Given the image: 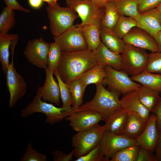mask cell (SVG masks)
I'll list each match as a JSON object with an SVG mask.
<instances>
[{"mask_svg": "<svg viewBox=\"0 0 161 161\" xmlns=\"http://www.w3.org/2000/svg\"><path fill=\"white\" fill-rule=\"evenodd\" d=\"M46 156L34 149L31 142L30 141L27 145L26 151L20 158V161H47Z\"/></svg>", "mask_w": 161, "mask_h": 161, "instance_id": "37", "label": "cell"}, {"mask_svg": "<svg viewBox=\"0 0 161 161\" xmlns=\"http://www.w3.org/2000/svg\"><path fill=\"white\" fill-rule=\"evenodd\" d=\"M97 65L93 52L88 49L62 51L57 70L62 80L68 85Z\"/></svg>", "mask_w": 161, "mask_h": 161, "instance_id": "1", "label": "cell"}, {"mask_svg": "<svg viewBox=\"0 0 161 161\" xmlns=\"http://www.w3.org/2000/svg\"><path fill=\"white\" fill-rule=\"evenodd\" d=\"M69 121V125L77 132L92 128L100 121L103 120V116L100 113L88 110L74 113L65 118Z\"/></svg>", "mask_w": 161, "mask_h": 161, "instance_id": "13", "label": "cell"}, {"mask_svg": "<svg viewBox=\"0 0 161 161\" xmlns=\"http://www.w3.org/2000/svg\"><path fill=\"white\" fill-rule=\"evenodd\" d=\"M54 161H70L73 159L74 151L72 150L66 154L60 150H55L52 154Z\"/></svg>", "mask_w": 161, "mask_h": 161, "instance_id": "41", "label": "cell"}, {"mask_svg": "<svg viewBox=\"0 0 161 161\" xmlns=\"http://www.w3.org/2000/svg\"><path fill=\"white\" fill-rule=\"evenodd\" d=\"M144 71L161 74V52L149 54L148 62Z\"/></svg>", "mask_w": 161, "mask_h": 161, "instance_id": "36", "label": "cell"}, {"mask_svg": "<svg viewBox=\"0 0 161 161\" xmlns=\"http://www.w3.org/2000/svg\"><path fill=\"white\" fill-rule=\"evenodd\" d=\"M93 52L98 65L103 67L109 66L117 70H122L121 54L109 50L102 42Z\"/></svg>", "mask_w": 161, "mask_h": 161, "instance_id": "18", "label": "cell"}, {"mask_svg": "<svg viewBox=\"0 0 161 161\" xmlns=\"http://www.w3.org/2000/svg\"><path fill=\"white\" fill-rule=\"evenodd\" d=\"M100 27L97 24L85 25L82 27L83 35L87 46L88 49L94 52L101 41Z\"/></svg>", "mask_w": 161, "mask_h": 161, "instance_id": "24", "label": "cell"}, {"mask_svg": "<svg viewBox=\"0 0 161 161\" xmlns=\"http://www.w3.org/2000/svg\"><path fill=\"white\" fill-rule=\"evenodd\" d=\"M154 152L140 146L136 161H157Z\"/></svg>", "mask_w": 161, "mask_h": 161, "instance_id": "40", "label": "cell"}, {"mask_svg": "<svg viewBox=\"0 0 161 161\" xmlns=\"http://www.w3.org/2000/svg\"><path fill=\"white\" fill-rule=\"evenodd\" d=\"M75 161H107L101 151L99 144L87 154Z\"/></svg>", "mask_w": 161, "mask_h": 161, "instance_id": "38", "label": "cell"}, {"mask_svg": "<svg viewBox=\"0 0 161 161\" xmlns=\"http://www.w3.org/2000/svg\"><path fill=\"white\" fill-rule=\"evenodd\" d=\"M14 10L7 6L3 9L0 15V33L7 34L15 25Z\"/></svg>", "mask_w": 161, "mask_h": 161, "instance_id": "32", "label": "cell"}, {"mask_svg": "<svg viewBox=\"0 0 161 161\" xmlns=\"http://www.w3.org/2000/svg\"><path fill=\"white\" fill-rule=\"evenodd\" d=\"M134 81L161 94V74L144 71L139 75L131 76Z\"/></svg>", "mask_w": 161, "mask_h": 161, "instance_id": "25", "label": "cell"}, {"mask_svg": "<svg viewBox=\"0 0 161 161\" xmlns=\"http://www.w3.org/2000/svg\"><path fill=\"white\" fill-rule=\"evenodd\" d=\"M66 7L76 12L81 19L79 26L95 24L101 28L104 7L93 0H65Z\"/></svg>", "mask_w": 161, "mask_h": 161, "instance_id": "5", "label": "cell"}, {"mask_svg": "<svg viewBox=\"0 0 161 161\" xmlns=\"http://www.w3.org/2000/svg\"><path fill=\"white\" fill-rule=\"evenodd\" d=\"M137 90L140 102L151 112L157 104L160 97V94L157 91L142 85Z\"/></svg>", "mask_w": 161, "mask_h": 161, "instance_id": "26", "label": "cell"}, {"mask_svg": "<svg viewBox=\"0 0 161 161\" xmlns=\"http://www.w3.org/2000/svg\"><path fill=\"white\" fill-rule=\"evenodd\" d=\"M146 50L126 44L121 54L122 70L133 76L144 71L149 57Z\"/></svg>", "mask_w": 161, "mask_h": 161, "instance_id": "7", "label": "cell"}, {"mask_svg": "<svg viewBox=\"0 0 161 161\" xmlns=\"http://www.w3.org/2000/svg\"><path fill=\"white\" fill-rule=\"evenodd\" d=\"M50 32L53 36L61 34L70 28L78 18L77 13L72 9L61 7L58 3L46 8Z\"/></svg>", "mask_w": 161, "mask_h": 161, "instance_id": "4", "label": "cell"}, {"mask_svg": "<svg viewBox=\"0 0 161 161\" xmlns=\"http://www.w3.org/2000/svg\"><path fill=\"white\" fill-rule=\"evenodd\" d=\"M16 44V42H13L11 45V61L8 65L5 75L6 83L10 94L8 106L10 108H13L25 95L27 89L24 79L17 72L14 66V52Z\"/></svg>", "mask_w": 161, "mask_h": 161, "instance_id": "8", "label": "cell"}, {"mask_svg": "<svg viewBox=\"0 0 161 161\" xmlns=\"http://www.w3.org/2000/svg\"><path fill=\"white\" fill-rule=\"evenodd\" d=\"M104 68L106 76L102 84L107 85L110 91L125 95L137 89L142 86L133 81L123 70H117L109 66Z\"/></svg>", "mask_w": 161, "mask_h": 161, "instance_id": "9", "label": "cell"}, {"mask_svg": "<svg viewBox=\"0 0 161 161\" xmlns=\"http://www.w3.org/2000/svg\"><path fill=\"white\" fill-rule=\"evenodd\" d=\"M49 48V44L41 37L28 41L24 54L29 63L38 67L44 69L48 66Z\"/></svg>", "mask_w": 161, "mask_h": 161, "instance_id": "11", "label": "cell"}, {"mask_svg": "<svg viewBox=\"0 0 161 161\" xmlns=\"http://www.w3.org/2000/svg\"><path fill=\"white\" fill-rule=\"evenodd\" d=\"M96 85V92L92 99L78 107L72 106V112L73 113L85 110L95 111L101 114L106 122L112 114L122 109L119 98L120 94L106 89L102 83Z\"/></svg>", "mask_w": 161, "mask_h": 161, "instance_id": "2", "label": "cell"}, {"mask_svg": "<svg viewBox=\"0 0 161 161\" xmlns=\"http://www.w3.org/2000/svg\"><path fill=\"white\" fill-rule=\"evenodd\" d=\"M129 114L127 110L122 109L112 114L104 125L105 131L120 135L126 124Z\"/></svg>", "mask_w": 161, "mask_h": 161, "instance_id": "22", "label": "cell"}, {"mask_svg": "<svg viewBox=\"0 0 161 161\" xmlns=\"http://www.w3.org/2000/svg\"><path fill=\"white\" fill-rule=\"evenodd\" d=\"M43 1H45L47 3L48 5L53 6L55 5L57 3L58 0H42Z\"/></svg>", "mask_w": 161, "mask_h": 161, "instance_id": "48", "label": "cell"}, {"mask_svg": "<svg viewBox=\"0 0 161 161\" xmlns=\"http://www.w3.org/2000/svg\"><path fill=\"white\" fill-rule=\"evenodd\" d=\"M48 57V67L51 70L57 69L62 54L61 49L55 42L50 43Z\"/></svg>", "mask_w": 161, "mask_h": 161, "instance_id": "34", "label": "cell"}, {"mask_svg": "<svg viewBox=\"0 0 161 161\" xmlns=\"http://www.w3.org/2000/svg\"><path fill=\"white\" fill-rule=\"evenodd\" d=\"M148 120L136 113L129 112L126 124L120 135L136 140L144 131Z\"/></svg>", "mask_w": 161, "mask_h": 161, "instance_id": "19", "label": "cell"}, {"mask_svg": "<svg viewBox=\"0 0 161 161\" xmlns=\"http://www.w3.org/2000/svg\"><path fill=\"white\" fill-rule=\"evenodd\" d=\"M159 138L154 152L157 161H161V130L159 132Z\"/></svg>", "mask_w": 161, "mask_h": 161, "instance_id": "44", "label": "cell"}, {"mask_svg": "<svg viewBox=\"0 0 161 161\" xmlns=\"http://www.w3.org/2000/svg\"><path fill=\"white\" fill-rule=\"evenodd\" d=\"M120 15L135 18L139 13L136 0H112Z\"/></svg>", "mask_w": 161, "mask_h": 161, "instance_id": "28", "label": "cell"}, {"mask_svg": "<svg viewBox=\"0 0 161 161\" xmlns=\"http://www.w3.org/2000/svg\"><path fill=\"white\" fill-rule=\"evenodd\" d=\"M136 144L135 140L106 131L99 144L101 151L107 161H109L114 154L121 150Z\"/></svg>", "mask_w": 161, "mask_h": 161, "instance_id": "12", "label": "cell"}, {"mask_svg": "<svg viewBox=\"0 0 161 161\" xmlns=\"http://www.w3.org/2000/svg\"><path fill=\"white\" fill-rule=\"evenodd\" d=\"M100 38L101 42L109 50L120 54L123 52L126 44L112 29L101 27Z\"/></svg>", "mask_w": 161, "mask_h": 161, "instance_id": "21", "label": "cell"}, {"mask_svg": "<svg viewBox=\"0 0 161 161\" xmlns=\"http://www.w3.org/2000/svg\"><path fill=\"white\" fill-rule=\"evenodd\" d=\"M106 76L104 67L97 65L86 72L79 78L86 88L89 84L102 83Z\"/></svg>", "mask_w": 161, "mask_h": 161, "instance_id": "27", "label": "cell"}, {"mask_svg": "<svg viewBox=\"0 0 161 161\" xmlns=\"http://www.w3.org/2000/svg\"><path fill=\"white\" fill-rule=\"evenodd\" d=\"M7 6L14 10L22 11L26 13H29L30 11L21 6L16 0H4Z\"/></svg>", "mask_w": 161, "mask_h": 161, "instance_id": "42", "label": "cell"}, {"mask_svg": "<svg viewBox=\"0 0 161 161\" xmlns=\"http://www.w3.org/2000/svg\"><path fill=\"white\" fill-rule=\"evenodd\" d=\"M156 8L161 13V2L157 6Z\"/></svg>", "mask_w": 161, "mask_h": 161, "instance_id": "49", "label": "cell"}, {"mask_svg": "<svg viewBox=\"0 0 161 161\" xmlns=\"http://www.w3.org/2000/svg\"><path fill=\"white\" fill-rule=\"evenodd\" d=\"M120 15L112 1L106 3L101 23V27H104L112 29L116 24Z\"/></svg>", "mask_w": 161, "mask_h": 161, "instance_id": "29", "label": "cell"}, {"mask_svg": "<svg viewBox=\"0 0 161 161\" xmlns=\"http://www.w3.org/2000/svg\"><path fill=\"white\" fill-rule=\"evenodd\" d=\"M159 138L157 118L155 114L153 113L150 114L143 132L136 140V144L154 152Z\"/></svg>", "mask_w": 161, "mask_h": 161, "instance_id": "16", "label": "cell"}, {"mask_svg": "<svg viewBox=\"0 0 161 161\" xmlns=\"http://www.w3.org/2000/svg\"><path fill=\"white\" fill-rule=\"evenodd\" d=\"M140 146L137 144L128 146L114 154L110 161H136Z\"/></svg>", "mask_w": 161, "mask_h": 161, "instance_id": "33", "label": "cell"}, {"mask_svg": "<svg viewBox=\"0 0 161 161\" xmlns=\"http://www.w3.org/2000/svg\"><path fill=\"white\" fill-rule=\"evenodd\" d=\"M68 86L72 99V107H78L82 104L86 88L79 78L71 82Z\"/></svg>", "mask_w": 161, "mask_h": 161, "instance_id": "31", "label": "cell"}, {"mask_svg": "<svg viewBox=\"0 0 161 161\" xmlns=\"http://www.w3.org/2000/svg\"><path fill=\"white\" fill-rule=\"evenodd\" d=\"M139 13L156 8L161 2V0H136Z\"/></svg>", "mask_w": 161, "mask_h": 161, "instance_id": "39", "label": "cell"}, {"mask_svg": "<svg viewBox=\"0 0 161 161\" xmlns=\"http://www.w3.org/2000/svg\"><path fill=\"white\" fill-rule=\"evenodd\" d=\"M105 131L104 126L97 124L90 129L78 132L72 138L74 155L77 158L83 156L98 145Z\"/></svg>", "mask_w": 161, "mask_h": 161, "instance_id": "6", "label": "cell"}, {"mask_svg": "<svg viewBox=\"0 0 161 161\" xmlns=\"http://www.w3.org/2000/svg\"><path fill=\"white\" fill-rule=\"evenodd\" d=\"M154 38L158 44L159 51L161 52V30L157 33Z\"/></svg>", "mask_w": 161, "mask_h": 161, "instance_id": "46", "label": "cell"}, {"mask_svg": "<svg viewBox=\"0 0 161 161\" xmlns=\"http://www.w3.org/2000/svg\"><path fill=\"white\" fill-rule=\"evenodd\" d=\"M136 26L134 18L120 15L116 24L112 29L119 37L123 39L132 28Z\"/></svg>", "mask_w": 161, "mask_h": 161, "instance_id": "30", "label": "cell"}, {"mask_svg": "<svg viewBox=\"0 0 161 161\" xmlns=\"http://www.w3.org/2000/svg\"><path fill=\"white\" fill-rule=\"evenodd\" d=\"M36 112L45 114L46 122L50 125L61 122L64 118L73 113L72 107L70 109L57 107L52 104L42 101L38 88L32 101L20 111V115L25 118Z\"/></svg>", "mask_w": 161, "mask_h": 161, "instance_id": "3", "label": "cell"}, {"mask_svg": "<svg viewBox=\"0 0 161 161\" xmlns=\"http://www.w3.org/2000/svg\"><path fill=\"white\" fill-rule=\"evenodd\" d=\"M123 39L126 44L151 52L159 51L158 44L154 38L145 30L137 27L132 28Z\"/></svg>", "mask_w": 161, "mask_h": 161, "instance_id": "14", "label": "cell"}, {"mask_svg": "<svg viewBox=\"0 0 161 161\" xmlns=\"http://www.w3.org/2000/svg\"><path fill=\"white\" fill-rule=\"evenodd\" d=\"M30 5L32 7L38 9L41 6L43 1L42 0H28Z\"/></svg>", "mask_w": 161, "mask_h": 161, "instance_id": "45", "label": "cell"}, {"mask_svg": "<svg viewBox=\"0 0 161 161\" xmlns=\"http://www.w3.org/2000/svg\"><path fill=\"white\" fill-rule=\"evenodd\" d=\"M120 102L122 109L136 113L146 119L148 118L150 112L140 102L137 89L125 94Z\"/></svg>", "mask_w": 161, "mask_h": 161, "instance_id": "20", "label": "cell"}, {"mask_svg": "<svg viewBox=\"0 0 161 161\" xmlns=\"http://www.w3.org/2000/svg\"><path fill=\"white\" fill-rule=\"evenodd\" d=\"M44 69L46 72L45 81L42 87L39 86L38 88L40 91L41 98L45 101H48L58 105L61 98L58 83L53 77V71L48 66Z\"/></svg>", "mask_w": 161, "mask_h": 161, "instance_id": "17", "label": "cell"}, {"mask_svg": "<svg viewBox=\"0 0 161 161\" xmlns=\"http://www.w3.org/2000/svg\"><path fill=\"white\" fill-rule=\"evenodd\" d=\"M53 74L56 77L59 84L61 98L62 102V107L70 109L72 104V100L68 85L66 84L60 77L57 70L53 71Z\"/></svg>", "mask_w": 161, "mask_h": 161, "instance_id": "35", "label": "cell"}, {"mask_svg": "<svg viewBox=\"0 0 161 161\" xmlns=\"http://www.w3.org/2000/svg\"><path fill=\"white\" fill-rule=\"evenodd\" d=\"M82 27L73 24L67 30L60 35L54 36V41L60 47L62 51L69 52L88 49L81 30Z\"/></svg>", "mask_w": 161, "mask_h": 161, "instance_id": "10", "label": "cell"}, {"mask_svg": "<svg viewBox=\"0 0 161 161\" xmlns=\"http://www.w3.org/2000/svg\"><path fill=\"white\" fill-rule=\"evenodd\" d=\"M17 34H10L0 33V61L1 69L6 75L9 63V48L13 41L18 39Z\"/></svg>", "mask_w": 161, "mask_h": 161, "instance_id": "23", "label": "cell"}, {"mask_svg": "<svg viewBox=\"0 0 161 161\" xmlns=\"http://www.w3.org/2000/svg\"><path fill=\"white\" fill-rule=\"evenodd\" d=\"M134 18L136 27L145 30L154 38L161 30V13L156 8L139 13Z\"/></svg>", "mask_w": 161, "mask_h": 161, "instance_id": "15", "label": "cell"}, {"mask_svg": "<svg viewBox=\"0 0 161 161\" xmlns=\"http://www.w3.org/2000/svg\"><path fill=\"white\" fill-rule=\"evenodd\" d=\"M151 112L156 116L157 127L159 132L161 130V95L157 104Z\"/></svg>", "mask_w": 161, "mask_h": 161, "instance_id": "43", "label": "cell"}, {"mask_svg": "<svg viewBox=\"0 0 161 161\" xmlns=\"http://www.w3.org/2000/svg\"><path fill=\"white\" fill-rule=\"evenodd\" d=\"M101 5L105 7V4L112 0H93Z\"/></svg>", "mask_w": 161, "mask_h": 161, "instance_id": "47", "label": "cell"}]
</instances>
